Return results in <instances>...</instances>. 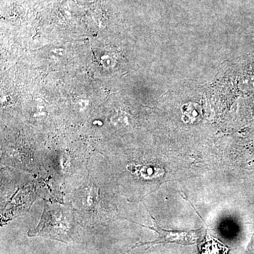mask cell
<instances>
[{
  "label": "cell",
  "mask_w": 254,
  "mask_h": 254,
  "mask_svg": "<svg viewBox=\"0 0 254 254\" xmlns=\"http://www.w3.org/2000/svg\"><path fill=\"white\" fill-rule=\"evenodd\" d=\"M229 251V248L210 235H207L198 246V254H227Z\"/></svg>",
  "instance_id": "cell-4"
},
{
  "label": "cell",
  "mask_w": 254,
  "mask_h": 254,
  "mask_svg": "<svg viewBox=\"0 0 254 254\" xmlns=\"http://www.w3.org/2000/svg\"><path fill=\"white\" fill-rule=\"evenodd\" d=\"M75 226L68 209L60 205L46 204L39 225L29 230V237L41 236L67 242L72 238Z\"/></svg>",
  "instance_id": "cell-1"
},
{
  "label": "cell",
  "mask_w": 254,
  "mask_h": 254,
  "mask_svg": "<svg viewBox=\"0 0 254 254\" xmlns=\"http://www.w3.org/2000/svg\"><path fill=\"white\" fill-rule=\"evenodd\" d=\"M128 170L133 175L145 180H157L163 177L165 174L163 168L150 165H131L128 166Z\"/></svg>",
  "instance_id": "cell-3"
},
{
  "label": "cell",
  "mask_w": 254,
  "mask_h": 254,
  "mask_svg": "<svg viewBox=\"0 0 254 254\" xmlns=\"http://www.w3.org/2000/svg\"><path fill=\"white\" fill-rule=\"evenodd\" d=\"M153 220V226L148 227L142 225V226L150 229L157 232L158 235V238L152 242H139L132 247L131 250L136 247H141L143 245L153 246L159 245V244L176 243L182 245H192L196 243L197 240L199 238L200 231L201 230H192V231H174V230H167L159 226L156 220L152 215Z\"/></svg>",
  "instance_id": "cell-2"
}]
</instances>
